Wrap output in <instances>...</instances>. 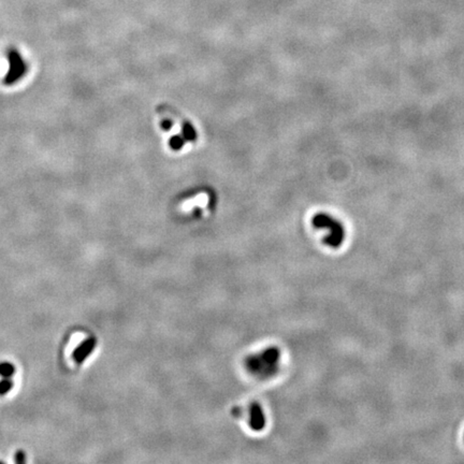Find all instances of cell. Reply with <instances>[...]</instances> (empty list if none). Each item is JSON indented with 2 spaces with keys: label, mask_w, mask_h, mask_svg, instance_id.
I'll return each mask as SVG.
<instances>
[{
  "label": "cell",
  "mask_w": 464,
  "mask_h": 464,
  "mask_svg": "<svg viewBox=\"0 0 464 464\" xmlns=\"http://www.w3.org/2000/svg\"><path fill=\"white\" fill-rule=\"evenodd\" d=\"M11 387H12V383L9 380H3L2 382H0V394L8 392L11 389Z\"/></svg>",
  "instance_id": "8992f818"
},
{
  "label": "cell",
  "mask_w": 464,
  "mask_h": 464,
  "mask_svg": "<svg viewBox=\"0 0 464 464\" xmlns=\"http://www.w3.org/2000/svg\"><path fill=\"white\" fill-rule=\"evenodd\" d=\"M15 461H17V462H24V461H25V458H24V454H23V453L16 454Z\"/></svg>",
  "instance_id": "52a82bcc"
},
{
  "label": "cell",
  "mask_w": 464,
  "mask_h": 464,
  "mask_svg": "<svg viewBox=\"0 0 464 464\" xmlns=\"http://www.w3.org/2000/svg\"><path fill=\"white\" fill-rule=\"evenodd\" d=\"M312 224L317 230H326L328 234L323 239V243L331 248H339L344 243L346 229L339 219L328 213L319 212L312 218Z\"/></svg>",
  "instance_id": "7a4b0ae2"
},
{
  "label": "cell",
  "mask_w": 464,
  "mask_h": 464,
  "mask_svg": "<svg viewBox=\"0 0 464 464\" xmlns=\"http://www.w3.org/2000/svg\"><path fill=\"white\" fill-rule=\"evenodd\" d=\"M248 414V425L250 426V429L256 432H260L266 428L267 416L264 408H262L259 403H253V404L249 406Z\"/></svg>",
  "instance_id": "3957f363"
},
{
  "label": "cell",
  "mask_w": 464,
  "mask_h": 464,
  "mask_svg": "<svg viewBox=\"0 0 464 464\" xmlns=\"http://www.w3.org/2000/svg\"><path fill=\"white\" fill-rule=\"evenodd\" d=\"M13 373H14L13 365L7 362L0 364V375L3 376L4 378H9Z\"/></svg>",
  "instance_id": "5b68a950"
},
{
  "label": "cell",
  "mask_w": 464,
  "mask_h": 464,
  "mask_svg": "<svg viewBox=\"0 0 464 464\" xmlns=\"http://www.w3.org/2000/svg\"><path fill=\"white\" fill-rule=\"evenodd\" d=\"M96 345V341L94 339H89L88 341H85L82 343L81 346H78L73 353V357L77 360V362H82L83 360L86 358L90 351L94 349Z\"/></svg>",
  "instance_id": "277c9868"
},
{
  "label": "cell",
  "mask_w": 464,
  "mask_h": 464,
  "mask_svg": "<svg viewBox=\"0 0 464 464\" xmlns=\"http://www.w3.org/2000/svg\"><path fill=\"white\" fill-rule=\"evenodd\" d=\"M282 352L277 347H268L245 359L246 370L249 374L259 378V380H267L275 375L280 364Z\"/></svg>",
  "instance_id": "6da1fadb"
}]
</instances>
